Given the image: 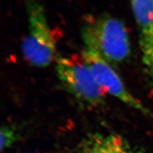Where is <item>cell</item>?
I'll list each match as a JSON object with an SVG mask.
<instances>
[{
  "mask_svg": "<svg viewBox=\"0 0 153 153\" xmlns=\"http://www.w3.org/2000/svg\"><path fill=\"white\" fill-rule=\"evenodd\" d=\"M84 44L92 46L112 64H120L131 54V44L123 21L109 14L88 18L82 29Z\"/></svg>",
  "mask_w": 153,
  "mask_h": 153,
  "instance_id": "cell-1",
  "label": "cell"
},
{
  "mask_svg": "<svg viewBox=\"0 0 153 153\" xmlns=\"http://www.w3.org/2000/svg\"><path fill=\"white\" fill-rule=\"evenodd\" d=\"M28 18V33L21 44L24 58L35 67L45 68L54 59L56 45L44 6L37 1L25 2Z\"/></svg>",
  "mask_w": 153,
  "mask_h": 153,
  "instance_id": "cell-2",
  "label": "cell"
},
{
  "mask_svg": "<svg viewBox=\"0 0 153 153\" xmlns=\"http://www.w3.org/2000/svg\"><path fill=\"white\" fill-rule=\"evenodd\" d=\"M56 59L57 76L69 93L91 106L104 103L105 92L82 59L58 56Z\"/></svg>",
  "mask_w": 153,
  "mask_h": 153,
  "instance_id": "cell-3",
  "label": "cell"
},
{
  "mask_svg": "<svg viewBox=\"0 0 153 153\" xmlns=\"http://www.w3.org/2000/svg\"><path fill=\"white\" fill-rule=\"evenodd\" d=\"M82 59L99 85L124 103L153 118V113L130 93L112 65L92 46L84 44Z\"/></svg>",
  "mask_w": 153,
  "mask_h": 153,
  "instance_id": "cell-4",
  "label": "cell"
},
{
  "mask_svg": "<svg viewBox=\"0 0 153 153\" xmlns=\"http://www.w3.org/2000/svg\"><path fill=\"white\" fill-rule=\"evenodd\" d=\"M131 6L137 25L142 62L153 81V0L132 1Z\"/></svg>",
  "mask_w": 153,
  "mask_h": 153,
  "instance_id": "cell-5",
  "label": "cell"
},
{
  "mask_svg": "<svg viewBox=\"0 0 153 153\" xmlns=\"http://www.w3.org/2000/svg\"><path fill=\"white\" fill-rule=\"evenodd\" d=\"M77 153H142L118 134L94 133L83 141Z\"/></svg>",
  "mask_w": 153,
  "mask_h": 153,
  "instance_id": "cell-6",
  "label": "cell"
},
{
  "mask_svg": "<svg viewBox=\"0 0 153 153\" xmlns=\"http://www.w3.org/2000/svg\"><path fill=\"white\" fill-rule=\"evenodd\" d=\"M16 140V133L10 126H2L1 129V150L9 148Z\"/></svg>",
  "mask_w": 153,
  "mask_h": 153,
  "instance_id": "cell-7",
  "label": "cell"
}]
</instances>
